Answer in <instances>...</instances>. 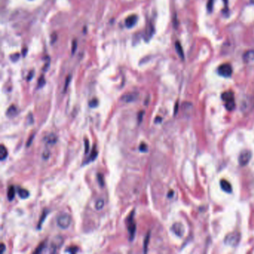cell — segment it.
Listing matches in <instances>:
<instances>
[{"label": "cell", "instance_id": "cell-30", "mask_svg": "<svg viewBox=\"0 0 254 254\" xmlns=\"http://www.w3.org/2000/svg\"><path fill=\"white\" fill-rule=\"evenodd\" d=\"M49 155H50L49 151H48V150H45L43 153V158L44 159V160H47V159L49 157Z\"/></svg>", "mask_w": 254, "mask_h": 254}, {"label": "cell", "instance_id": "cell-22", "mask_svg": "<svg viewBox=\"0 0 254 254\" xmlns=\"http://www.w3.org/2000/svg\"><path fill=\"white\" fill-rule=\"evenodd\" d=\"M97 179H98L99 185H101V187H103L104 185V180L103 175H101V174H98V175H97Z\"/></svg>", "mask_w": 254, "mask_h": 254}, {"label": "cell", "instance_id": "cell-5", "mask_svg": "<svg viewBox=\"0 0 254 254\" xmlns=\"http://www.w3.org/2000/svg\"><path fill=\"white\" fill-rule=\"evenodd\" d=\"M252 157V153L249 150H244L241 152L239 157H238V163L242 166H245L248 164L250 159Z\"/></svg>", "mask_w": 254, "mask_h": 254}, {"label": "cell", "instance_id": "cell-36", "mask_svg": "<svg viewBox=\"0 0 254 254\" xmlns=\"http://www.w3.org/2000/svg\"><path fill=\"white\" fill-rule=\"evenodd\" d=\"M250 1H251L252 2H254V0H250Z\"/></svg>", "mask_w": 254, "mask_h": 254}, {"label": "cell", "instance_id": "cell-13", "mask_svg": "<svg viewBox=\"0 0 254 254\" xmlns=\"http://www.w3.org/2000/svg\"><path fill=\"white\" fill-rule=\"evenodd\" d=\"M45 141L48 145H53L55 144L58 141V136L54 133H50L48 134L46 138H45Z\"/></svg>", "mask_w": 254, "mask_h": 254}, {"label": "cell", "instance_id": "cell-26", "mask_svg": "<svg viewBox=\"0 0 254 254\" xmlns=\"http://www.w3.org/2000/svg\"><path fill=\"white\" fill-rule=\"evenodd\" d=\"M139 151L142 152L148 151V146H147V145L145 144V143H141V145H139Z\"/></svg>", "mask_w": 254, "mask_h": 254}, {"label": "cell", "instance_id": "cell-14", "mask_svg": "<svg viewBox=\"0 0 254 254\" xmlns=\"http://www.w3.org/2000/svg\"><path fill=\"white\" fill-rule=\"evenodd\" d=\"M17 193L18 195L22 199H27L30 195L29 192H28L27 189L20 188V187H19V188L17 189Z\"/></svg>", "mask_w": 254, "mask_h": 254}, {"label": "cell", "instance_id": "cell-8", "mask_svg": "<svg viewBox=\"0 0 254 254\" xmlns=\"http://www.w3.org/2000/svg\"><path fill=\"white\" fill-rule=\"evenodd\" d=\"M137 22V16L136 15H131L125 19V26L128 28H133Z\"/></svg>", "mask_w": 254, "mask_h": 254}, {"label": "cell", "instance_id": "cell-20", "mask_svg": "<svg viewBox=\"0 0 254 254\" xmlns=\"http://www.w3.org/2000/svg\"><path fill=\"white\" fill-rule=\"evenodd\" d=\"M48 213V211H47V210H45L43 212V214H42V216L41 217V219H40L39 223H38V229H41L42 224L43 223V221H44V220L46 219V216H47V214Z\"/></svg>", "mask_w": 254, "mask_h": 254}, {"label": "cell", "instance_id": "cell-31", "mask_svg": "<svg viewBox=\"0 0 254 254\" xmlns=\"http://www.w3.org/2000/svg\"><path fill=\"white\" fill-rule=\"evenodd\" d=\"M143 115H144V111H141L138 114V119H139V122H141L142 120H143Z\"/></svg>", "mask_w": 254, "mask_h": 254}, {"label": "cell", "instance_id": "cell-4", "mask_svg": "<svg viewBox=\"0 0 254 254\" xmlns=\"http://www.w3.org/2000/svg\"><path fill=\"white\" fill-rule=\"evenodd\" d=\"M218 73L222 77L230 78L232 76V73H233V68H232L230 64L224 63V64L220 65L219 67H218Z\"/></svg>", "mask_w": 254, "mask_h": 254}, {"label": "cell", "instance_id": "cell-6", "mask_svg": "<svg viewBox=\"0 0 254 254\" xmlns=\"http://www.w3.org/2000/svg\"><path fill=\"white\" fill-rule=\"evenodd\" d=\"M133 213H132L131 214V217H129L128 218V233H129V235H130V241H133V238H134V236H135V233H136V224H135V222L133 221Z\"/></svg>", "mask_w": 254, "mask_h": 254}, {"label": "cell", "instance_id": "cell-7", "mask_svg": "<svg viewBox=\"0 0 254 254\" xmlns=\"http://www.w3.org/2000/svg\"><path fill=\"white\" fill-rule=\"evenodd\" d=\"M138 98V94L136 93H131L125 94L122 97V100L125 102H133V101H136Z\"/></svg>", "mask_w": 254, "mask_h": 254}, {"label": "cell", "instance_id": "cell-32", "mask_svg": "<svg viewBox=\"0 0 254 254\" xmlns=\"http://www.w3.org/2000/svg\"><path fill=\"white\" fill-rule=\"evenodd\" d=\"M5 248H6L5 245L3 243H2L1 244V251H0V252H1V253H4L5 250Z\"/></svg>", "mask_w": 254, "mask_h": 254}, {"label": "cell", "instance_id": "cell-21", "mask_svg": "<svg viewBox=\"0 0 254 254\" xmlns=\"http://www.w3.org/2000/svg\"><path fill=\"white\" fill-rule=\"evenodd\" d=\"M149 240H150V232H148V234L146 235V236H145V238L144 240V252L145 253H146L147 252V249H148V242H149Z\"/></svg>", "mask_w": 254, "mask_h": 254}, {"label": "cell", "instance_id": "cell-9", "mask_svg": "<svg viewBox=\"0 0 254 254\" xmlns=\"http://www.w3.org/2000/svg\"><path fill=\"white\" fill-rule=\"evenodd\" d=\"M172 231L174 232L176 235H178V236H181L183 233V227L181 224H175L171 227Z\"/></svg>", "mask_w": 254, "mask_h": 254}, {"label": "cell", "instance_id": "cell-25", "mask_svg": "<svg viewBox=\"0 0 254 254\" xmlns=\"http://www.w3.org/2000/svg\"><path fill=\"white\" fill-rule=\"evenodd\" d=\"M213 4H214V0H208V2H207V5H206L208 12H211V11H213Z\"/></svg>", "mask_w": 254, "mask_h": 254}, {"label": "cell", "instance_id": "cell-28", "mask_svg": "<svg viewBox=\"0 0 254 254\" xmlns=\"http://www.w3.org/2000/svg\"><path fill=\"white\" fill-rule=\"evenodd\" d=\"M84 145H85V153H88L90 150V143L88 139H85L84 141Z\"/></svg>", "mask_w": 254, "mask_h": 254}, {"label": "cell", "instance_id": "cell-23", "mask_svg": "<svg viewBox=\"0 0 254 254\" xmlns=\"http://www.w3.org/2000/svg\"><path fill=\"white\" fill-rule=\"evenodd\" d=\"M98 105V101L96 99V98H93L91 101H90L89 102V106L91 108H96Z\"/></svg>", "mask_w": 254, "mask_h": 254}, {"label": "cell", "instance_id": "cell-12", "mask_svg": "<svg viewBox=\"0 0 254 254\" xmlns=\"http://www.w3.org/2000/svg\"><path fill=\"white\" fill-rule=\"evenodd\" d=\"M243 60L245 62H251L254 61V50L247 51L243 55Z\"/></svg>", "mask_w": 254, "mask_h": 254}, {"label": "cell", "instance_id": "cell-18", "mask_svg": "<svg viewBox=\"0 0 254 254\" xmlns=\"http://www.w3.org/2000/svg\"><path fill=\"white\" fill-rule=\"evenodd\" d=\"M8 157V151L5 148V147L3 145H1V148H0V160L2 161L5 160Z\"/></svg>", "mask_w": 254, "mask_h": 254}, {"label": "cell", "instance_id": "cell-2", "mask_svg": "<svg viewBox=\"0 0 254 254\" xmlns=\"http://www.w3.org/2000/svg\"><path fill=\"white\" fill-rule=\"evenodd\" d=\"M72 222L71 216L67 213L61 214L57 219V224L60 228L66 230L70 226Z\"/></svg>", "mask_w": 254, "mask_h": 254}, {"label": "cell", "instance_id": "cell-29", "mask_svg": "<svg viewBox=\"0 0 254 254\" xmlns=\"http://www.w3.org/2000/svg\"><path fill=\"white\" fill-rule=\"evenodd\" d=\"M45 83H46V82H45L44 78H43V77H42V78H40L39 81H38V88L43 87V86H44Z\"/></svg>", "mask_w": 254, "mask_h": 254}, {"label": "cell", "instance_id": "cell-11", "mask_svg": "<svg viewBox=\"0 0 254 254\" xmlns=\"http://www.w3.org/2000/svg\"><path fill=\"white\" fill-rule=\"evenodd\" d=\"M18 113V110H17V108H16V106H14V105H11V106H10L9 108H8V109L7 110V112H6V115H7L8 117H9V118H14L17 115Z\"/></svg>", "mask_w": 254, "mask_h": 254}, {"label": "cell", "instance_id": "cell-16", "mask_svg": "<svg viewBox=\"0 0 254 254\" xmlns=\"http://www.w3.org/2000/svg\"><path fill=\"white\" fill-rule=\"evenodd\" d=\"M15 194H16V190H15V187L14 185H11V186L8 188V198L10 201L13 200L14 199Z\"/></svg>", "mask_w": 254, "mask_h": 254}, {"label": "cell", "instance_id": "cell-35", "mask_svg": "<svg viewBox=\"0 0 254 254\" xmlns=\"http://www.w3.org/2000/svg\"><path fill=\"white\" fill-rule=\"evenodd\" d=\"M162 121V118H160V117H157V118H156V120H155V122H161Z\"/></svg>", "mask_w": 254, "mask_h": 254}, {"label": "cell", "instance_id": "cell-17", "mask_svg": "<svg viewBox=\"0 0 254 254\" xmlns=\"http://www.w3.org/2000/svg\"><path fill=\"white\" fill-rule=\"evenodd\" d=\"M97 155H98V151H97L96 146H94L93 149L92 150L90 157L89 158H88V160H86V162H85V164H86V163H90V162H92V161H93V160H96V157H97Z\"/></svg>", "mask_w": 254, "mask_h": 254}, {"label": "cell", "instance_id": "cell-27", "mask_svg": "<svg viewBox=\"0 0 254 254\" xmlns=\"http://www.w3.org/2000/svg\"><path fill=\"white\" fill-rule=\"evenodd\" d=\"M78 248L77 247H69V248L66 250V252L70 253H76L77 251H78Z\"/></svg>", "mask_w": 254, "mask_h": 254}, {"label": "cell", "instance_id": "cell-34", "mask_svg": "<svg viewBox=\"0 0 254 254\" xmlns=\"http://www.w3.org/2000/svg\"><path fill=\"white\" fill-rule=\"evenodd\" d=\"M34 135H33V136H31V139H28V143H27V146L28 147L31 144V143H32V139H34Z\"/></svg>", "mask_w": 254, "mask_h": 254}, {"label": "cell", "instance_id": "cell-24", "mask_svg": "<svg viewBox=\"0 0 254 254\" xmlns=\"http://www.w3.org/2000/svg\"><path fill=\"white\" fill-rule=\"evenodd\" d=\"M45 247V243L44 242H43V243H41V245H39L36 248V250L34 251V253H42V251H43V250L44 249Z\"/></svg>", "mask_w": 254, "mask_h": 254}, {"label": "cell", "instance_id": "cell-3", "mask_svg": "<svg viewBox=\"0 0 254 254\" xmlns=\"http://www.w3.org/2000/svg\"><path fill=\"white\" fill-rule=\"evenodd\" d=\"M240 239V233H238V232H233V233H230L227 235L224 239V243L227 245H230V246L235 247L239 243Z\"/></svg>", "mask_w": 254, "mask_h": 254}, {"label": "cell", "instance_id": "cell-33", "mask_svg": "<svg viewBox=\"0 0 254 254\" xmlns=\"http://www.w3.org/2000/svg\"><path fill=\"white\" fill-rule=\"evenodd\" d=\"M69 81H70V78H69V77H68V78H67V80H66V84H65L64 91H65V90H66V89H67V86H68V85H69Z\"/></svg>", "mask_w": 254, "mask_h": 254}, {"label": "cell", "instance_id": "cell-1", "mask_svg": "<svg viewBox=\"0 0 254 254\" xmlns=\"http://www.w3.org/2000/svg\"><path fill=\"white\" fill-rule=\"evenodd\" d=\"M221 98L225 102V108L229 111H232L235 109V103L234 94L232 91H227L221 95Z\"/></svg>", "mask_w": 254, "mask_h": 254}, {"label": "cell", "instance_id": "cell-19", "mask_svg": "<svg viewBox=\"0 0 254 254\" xmlns=\"http://www.w3.org/2000/svg\"><path fill=\"white\" fill-rule=\"evenodd\" d=\"M104 206V201L103 199H98L96 200V204H95V208L97 210H102Z\"/></svg>", "mask_w": 254, "mask_h": 254}, {"label": "cell", "instance_id": "cell-10", "mask_svg": "<svg viewBox=\"0 0 254 254\" xmlns=\"http://www.w3.org/2000/svg\"><path fill=\"white\" fill-rule=\"evenodd\" d=\"M220 185L222 189H223L224 192H226L230 193L232 192V185L228 181H227V180H220Z\"/></svg>", "mask_w": 254, "mask_h": 254}, {"label": "cell", "instance_id": "cell-15", "mask_svg": "<svg viewBox=\"0 0 254 254\" xmlns=\"http://www.w3.org/2000/svg\"><path fill=\"white\" fill-rule=\"evenodd\" d=\"M175 48H176V51L179 55V57H180L182 60H184V52H183L182 46L178 41L176 42V43H175Z\"/></svg>", "mask_w": 254, "mask_h": 254}]
</instances>
